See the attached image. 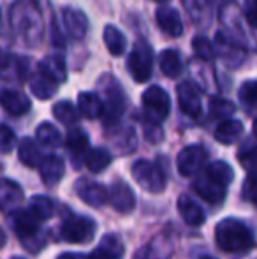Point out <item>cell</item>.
<instances>
[{
    "instance_id": "cell-1",
    "label": "cell",
    "mask_w": 257,
    "mask_h": 259,
    "mask_svg": "<svg viewBox=\"0 0 257 259\" xmlns=\"http://www.w3.org/2000/svg\"><path fill=\"white\" fill-rule=\"evenodd\" d=\"M217 245L226 252H245L254 247V236L243 222L236 219H224L215 228Z\"/></svg>"
},
{
    "instance_id": "cell-24",
    "label": "cell",
    "mask_w": 257,
    "mask_h": 259,
    "mask_svg": "<svg viewBox=\"0 0 257 259\" xmlns=\"http://www.w3.org/2000/svg\"><path fill=\"white\" fill-rule=\"evenodd\" d=\"M18 155H20L21 162L28 167L41 166L42 159H44V157L41 155L39 147L35 145V141L30 140V138H23V140L20 141V145H18Z\"/></svg>"
},
{
    "instance_id": "cell-39",
    "label": "cell",
    "mask_w": 257,
    "mask_h": 259,
    "mask_svg": "<svg viewBox=\"0 0 257 259\" xmlns=\"http://www.w3.org/2000/svg\"><path fill=\"white\" fill-rule=\"evenodd\" d=\"M182 2L185 9L189 11L192 20H199L201 14L206 11V6H208V0H182Z\"/></svg>"
},
{
    "instance_id": "cell-33",
    "label": "cell",
    "mask_w": 257,
    "mask_h": 259,
    "mask_svg": "<svg viewBox=\"0 0 257 259\" xmlns=\"http://www.w3.org/2000/svg\"><path fill=\"white\" fill-rule=\"evenodd\" d=\"M28 210L39 219V221H48V219L53 217V211H55V206H53L52 199L46 198V196H34L30 199V208Z\"/></svg>"
},
{
    "instance_id": "cell-4",
    "label": "cell",
    "mask_w": 257,
    "mask_h": 259,
    "mask_svg": "<svg viewBox=\"0 0 257 259\" xmlns=\"http://www.w3.org/2000/svg\"><path fill=\"white\" fill-rule=\"evenodd\" d=\"M127 67L136 83H144L150 79L151 71H153V50L144 39L136 41L129 55Z\"/></svg>"
},
{
    "instance_id": "cell-18",
    "label": "cell",
    "mask_w": 257,
    "mask_h": 259,
    "mask_svg": "<svg viewBox=\"0 0 257 259\" xmlns=\"http://www.w3.org/2000/svg\"><path fill=\"white\" fill-rule=\"evenodd\" d=\"M88 259H122L124 257V243L117 235H106L100 240V245L86 256Z\"/></svg>"
},
{
    "instance_id": "cell-20",
    "label": "cell",
    "mask_w": 257,
    "mask_h": 259,
    "mask_svg": "<svg viewBox=\"0 0 257 259\" xmlns=\"http://www.w3.org/2000/svg\"><path fill=\"white\" fill-rule=\"evenodd\" d=\"M64 23L67 32L72 35V39L81 41L88 32V18L79 9H65L64 11Z\"/></svg>"
},
{
    "instance_id": "cell-23",
    "label": "cell",
    "mask_w": 257,
    "mask_h": 259,
    "mask_svg": "<svg viewBox=\"0 0 257 259\" xmlns=\"http://www.w3.org/2000/svg\"><path fill=\"white\" fill-rule=\"evenodd\" d=\"M88 136L83 133L81 129L71 131L67 136V150L69 154L72 155L76 164H79L81 160H86V155H88Z\"/></svg>"
},
{
    "instance_id": "cell-36",
    "label": "cell",
    "mask_w": 257,
    "mask_h": 259,
    "mask_svg": "<svg viewBox=\"0 0 257 259\" xmlns=\"http://www.w3.org/2000/svg\"><path fill=\"white\" fill-rule=\"evenodd\" d=\"M240 101L247 108H257V81H245L240 89Z\"/></svg>"
},
{
    "instance_id": "cell-11",
    "label": "cell",
    "mask_w": 257,
    "mask_h": 259,
    "mask_svg": "<svg viewBox=\"0 0 257 259\" xmlns=\"http://www.w3.org/2000/svg\"><path fill=\"white\" fill-rule=\"evenodd\" d=\"M76 194L86 203V205L93 208L104 206V203L108 201V191L100 184L93 180H86V178H79L76 182Z\"/></svg>"
},
{
    "instance_id": "cell-28",
    "label": "cell",
    "mask_w": 257,
    "mask_h": 259,
    "mask_svg": "<svg viewBox=\"0 0 257 259\" xmlns=\"http://www.w3.org/2000/svg\"><path fill=\"white\" fill-rule=\"evenodd\" d=\"M206 175L212 177L215 182H219V184H222L224 187H227V185L234 180L233 167L227 162H224V160H215V162L210 164V166L206 167Z\"/></svg>"
},
{
    "instance_id": "cell-22",
    "label": "cell",
    "mask_w": 257,
    "mask_h": 259,
    "mask_svg": "<svg viewBox=\"0 0 257 259\" xmlns=\"http://www.w3.org/2000/svg\"><path fill=\"white\" fill-rule=\"evenodd\" d=\"M178 213L183 219V222L189 226H201L204 222V211L202 208L194 203L189 196H180L178 198Z\"/></svg>"
},
{
    "instance_id": "cell-8",
    "label": "cell",
    "mask_w": 257,
    "mask_h": 259,
    "mask_svg": "<svg viewBox=\"0 0 257 259\" xmlns=\"http://www.w3.org/2000/svg\"><path fill=\"white\" fill-rule=\"evenodd\" d=\"M178 94V104L182 113L190 118H197L201 115V92L192 81H183L176 89Z\"/></svg>"
},
{
    "instance_id": "cell-15",
    "label": "cell",
    "mask_w": 257,
    "mask_h": 259,
    "mask_svg": "<svg viewBox=\"0 0 257 259\" xmlns=\"http://www.w3.org/2000/svg\"><path fill=\"white\" fill-rule=\"evenodd\" d=\"M39 74L44 76L46 79L57 83H64L67 79V67H65V60L62 55H49L39 64Z\"/></svg>"
},
{
    "instance_id": "cell-31",
    "label": "cell",
    "mask_w": 257,
    "mask_h": 259,
    "mask_svg": "<svg viewBox=\"0 0 257 259\" xmlns=\"http://www.w3.org/2000/svg\"><path fill=\"white\" fill-rule=\"evenodd\" d=\"M30 89H32V94H34L37 99H52V97L57 94L59 85L53 83V81H49V79H46L44 76L39 74L30 81Z\"/></svg>"
},
{
    "instance_id": "cell-7",
    "label": "cell",
    "mask_w": 257,
    "mask_h": 259,
    "mask_svg": "<svg viewBox=\"0 0 257 259\" xmlns=\"http://www.w3.org/2000/svg\"><path fill=\"white\" fill-rule=\"evenodd\" d=\"M143 106L146 108V113L150 115L151 122H162L168 118L169 109H171V101L164 89L161 87H150L143 94Z\"/></svg>"
},
{
    "instance_id": "cell-6",
    "label": "cell",
    "mask_w": 257,
    "mask_h": 259,
    "mask_svg": "<svg viewBox=\"0 0 257 259\" xmlns=\"http://www.w3.org/2000/svg\"><path fill=\"white\" fill-rule=\"evenodd\" d=\"M97 226L92 219L69 215L60 226V238L69 243H86L95 236Z\"/></svg>"
},
{
    "instance_id": "cell-41",
    "label": "cell",
    "mask_w": 257,
    "mask_h": 259,
    "mask_svg": "<svg viewBox=\"0 0 257 259\" xmlns=\"http://www.w3.org/2000/svg\"><path fill=\"white\" fill-rule=\"evenodd\" d=\"M240 162L247 171L257 175V147L250 148V150H247V152H243V154L240 155Z\"/></svg>"
},
{
    "instance_id": "cell-19",
    "label": "cell",
    "mask_w": 257,
    "mask_h": 259,
    "mask_svg": "<svg viewBox=\"0 0 257 259\" xmlns=\"http://www.w3.org/2000/svg\"><path fill=\"white\" fill-rule=\"evenodd\" d=\"M0 106L6 109L9 115L21 116L30 109V99L25 94L16 92V90H4L0 94Z\"/></svg>"
},
{
    "instance_id": "cell-13",
    "label": "cell",
    "mask_w": 257,
    "mask_h": 259,
    "mask_svg": "<svg viewBox=\"0 0 257 259\" xmlns=\"http://www.w3.org/2000/svg\"><path fill=\"white\" fill-rule=\"evenodd\" d=\"M23 203V191L13 180H0V210L4 213H16Z\"/></svg>"
},
{
    "instance_id": "cell-49",
    "label": "cell",
    "mask_w": 257,
    "mask_h": 259,
    "mask_svg": "<svg viewBox=\"0 0 257 259\" xmlns=\"http://www.w3.org/2000/svg\"><path fill=\"white\" fill-rule=\"evenodd\" d=\"M201 259H213V257H210V256H204V257H201Z\"/></svg>"
},
{
    "instance_id": "cell-34",
    "label": "cell",
    "mask_w": 257,
    "mask_h": 259,
    "mask_svg": "<svg viewBox=\"0 0 257 259\" xmlns=\"http://www.w3.org/2000/svg\"><path fill=\"white\" fill-rule=\"evenodd\" d=\"M192 48H194V53L197 55L199 58H202L204 62H212L213 58H215L213 45L210 42V39L204 37V35H197V37H194Z\"/></svg>"
},
{
    "instance_id": "cell-25",
    "label": "cell",
    "mask_w": 257,
    "mask_h": 259,
    "mask_svg": "<svg viewBox=\"0 0 257 259\" xmlns=\"http://www.w3.org/2000/svg\"><path fill=\"white\" fill-rule=\"evenodd\" d=\"M104 45L110 50V53L113 57H120L127 50V41L125 35L122 34L120 28H117L115 25H106L104 27Z\"/></svg>"
},
{
    "instance_id": "cell-30",
    "label": "cell",
    "mask_w": 257,
    "mask_h": 259,
    "mask_svg": "<svg viewBox=\"0 0 257 259\" xmlns=\"http://www.w3.org/2000/svg\"><path fill=\"white\" fill-rule=\"evenodd\" d=\"M53 115L59 122H62L64 125H74L79 118V111L74 108V104L69 101H60L53 106Z\"/></svg>"
},
{
    "instance_id": "cell-45",
    "label": "cell",
    "mask_w": 257,
    "mask_h": 259,
    "mask_svg": "<svg viewBox=\"0 0 257 259\" xmlns=\"http://www.w3.org/2000/svg\"><path fill=\"white\" fill-rule=\"evenodd\" d=\"M4 243H6V235H4V231L0 229V247H2Z\"/></svg>"
},
{
    "instance_id": "cell-21",
    "label": "cell",
    "mask_w": 257,
    "mask_h": 259,
    "mask_svg": "<svg viewBox=\"0 0 257 259\" xmlns=\"http://www.w3.org/2000/svg\"><path fill=\"white\" fill-rule=\"evenodd\" d=\"M78 111L90 120H95L104 115V103L97 94L81 92L78 97Z\"/></svg>"
},
{
    "instance_id": "cell-27",
    "label": "cell",
    "mask_w": 257,
    "mask_h": 259,
    "mask_svg": "<svg viewBox=\"0 0 257 259\" xmlns=\"http://www.w3.org/2000/svg\"><path fill=\"white\" fill-rule=\"evenodd\" d=\"M159 65L168 78H178L183 72V62L175 50H164L159 55Z\"/></svg>"
},
{
    "instance_id": "cell-48",
    "label": "cell",
    "mask_w": 257,
    "mask_h": 259,
    "mask_svg": "<svg viewBox=\"0 0 257 259\" xmlns=\"http://www.w3.org/2000/svg\"><path fill=\"white\" fill-rule=\"evenodd\" d=\"M153 2H168V0H153Z\"/></svg>"
},
{
    "instance_id": "cell-46",
    "label": "cell",
    "mask_w": 257,
    "mask_h": 259,
    "mask_svg": "<svg viewBox=\"0 0 257 259\" xmlns=\"http://www.w3.org/2000/svg\"><path fill=\"white\" fill-rule=\"evenodd\" d=\"M252 129H254V134L257 136V118L254 120V127H252Z\"/></svg>"
},
{
    "instance_id": "cell-38",
    "label": "cell",
    "mask_w": 257,
    "mask_h": 259,
    "mask_svg": "<svg viewBox=\"0 0 257 259\" xmlns=\"http://www.w3.org/2000/svg\"><path fill=\"white\" fill-rule=\"evenodd\" d=\"M161 243H159V240H153L151 243H148L144 249H141L139 252H137L136 259H166L168 254H162L161 252Z\"/></svg>"
},
{
    "instance_id": "cell-40",
    "label": "cell",
    "mask_w": 257,
    "mask_h": 259,
    "mask_svg": "<svg viewBox=\"0 0 257 259\" xmlns=\"http://www.w3.org/2000/svg\"><path fill=\"white\" fill-rule=\"evenodd\" d=\"M243 198L257 206V175H250L243 184Z\"/></svg>"
},
{
    "instance_id": "cell-35",
    "label": "cell",
    "mask_w": 257,
    "mask_h": 259,
    "mask_svg": "<svg viewBox=\"0 0 257 259\" xmlns=\"http://www.w3.org/2000/svg\"><path fill=\"white\" fill-rule=\"evenodd\" d=\"M210 111H212V115L217 116V118H226V116L233 115V113L236 111V108H234V104L231 103V101L213 97V99L210 101Z\"/></svg>"
},
{
    "instance_id": "cell-42",
    "label": "cell",
    "mask_w": 257,
    "mask_h": 259,
    "mask_svg": "<svg viewBox=\"0 0 257 259\" xmlns=\"http://www.w3.org/2000/svg\"><path fill=\"white\" fill-rule=\"evenodd\" d=\"M144 138H146L150 143H159V141H162V138H164V133H162L161 125H159L157 122H148V123H144Z\"/></svg>"
},
{
    "instance_id": "cell-3",
    "label": "cell",
    "mask_w": 257,
    "mask_h": 259,
    "mask_svg": "<svg viewBox=\"0 0 257 259\" xmlns=\"http://www.w3.org/2000/svg\"><path fill=\"white\" fill-rule=\"evenodd\" d=\"M39 222L41 221L30 210H18L13 219L14 233L21 240L25 249L32 252H37L44 245V240L41 238V233H39Z\"/></svg>"
},
{
    "instance_id": "cell-47",
    "label": "cell",
    "mask_w": 257,
    "mask_h": 259,
    "mask_svg": "<svg viewBox=\"0 0 257 259\" xmlns=\"http://www.w3.org/2000/svg\"><path fill=\"white\" fill-rule=\"evenodd\" d=\"M0 32H2V13H0Z\"/></svg>"
},
{
    "instance_id": "cell-5",
    "label": "cell",
    "mask_w": 257,
    "mask_h": 259,
    "mask_svg": "<svg viewBox=\"0 0 257 259\" xmlns=\"http://www.w3.org/2000/svg\"><path fill=\"white\" fill-rule=\"evenodd\" d=\"M132 178L144 191L153 192V194L162 192L166 189V185H168V178L162 173L161 167L144 159L132 164Z\"/></svg>"
},
{
    "instance_id": "cell-10",
    "label": "cell",
    "mask_w": 257,
    "mask_h": 259,
    "mask_svg": "<svg viewBox=\"0 0 257 259\" xmlns=\"http://www.w3.org/2000/svg\"><path fill=\"white\" fill-rule=\"evenodd\" d=\"M108 81H110V87L106 89V96H108V104L104 106V115H106V122L113 123L118 120V116L124 113L125 109V96L122 87L118 85L117 79H113L111 76H108Z\"/></svg>"
},
{
    "instance_id": "cell-2",
    "label": "cell",
    "mask_w": 257,
    "mask_h": 259,
    "mask_svg": "<svg viewBox=\"0 0 257 259\" xmlns=\"http://www.w3.org/2000/svg\"><path fill=\"white\" fill-rule=\"evenodd\" d=\"M11 21H13L14 32H18L28 46L37 45V39L42 34L41 16L37 13V7L30 6L28 2L16 4L11 11Z\"/></svg>"
},
{
    "instance_id": "cell-12",
    "label": "cell",
    "mask_w": 257,
    "mask_h": 259,
    "mask_svg": "<svg viewBox=\"0 0 257 259\" xmlns=\"http://www.w3.org/2000/svg\"><path fill=\"white\" fill-rule=\"evenodd\" d=\"M108 198H110V201L115 210L120 211V213H129V211H132L134 206H136V196H134V191L125 184L124 180L113 182L110 192H108Z\"/></svg>"
},
{
    "instance_id": "cell-9",
    "label": "cell",
    "mask_w": 257,
    "mask_h": 259,
    "mask_svg": "<svg viewBox=\"0 0 257 259\" xmlns=\"http://www.w3.org/2000/svg\"><path fill=\"white\" fill-rule=\"evenodd\" d=\"M206 159V152L199 145H190L185 147L176 157V167H178L182 177H192L199 171Z\"/></svg>"
},
{
    "instance_id": "cell-16",
    "label": "cell",
    "mask_w": 257,
    "mask_h": 259,
    "mask_svg": "<svg viewBox=\"0 0 257 259\" xmlns=\"http://www.w3.org/2000/svg\"><path fill=\"white\" fill-rule=\"evenodd\" d=\"M155 20H157L159 27L164 34L171 35V37H180L183 34V23L178 11L169 9V7H161L155 13Z\"/></svg>"
},
{
    "instance_id": "cell-37",
    "label": "cell",
    "mask_w": 257,
    "mask_h": 259,
    "mask_svg": "<svg viewBox=\"0 0 257 259\" xmlns=\"http://www.w3.org/2000/svg\"><path fill=\"white\" fill-rule=\"evenodd\" d=\"M14 145H16V136H14L13 129L0 123V152L9 154V152H13Z\"/></svg>"
},
{
    "instance_id": "cell-29",
    "label": "cell",
    "mask_w": 257,
    "mask_h": 259,
    "mask_svg": "<svg viewBox=\"0 0 257 259\" xmlns=\"http://www.w3.org/2000/svg\"><path fill=\"white\" fill-rule=\"evenodd\" d=\"M111 160H113V157H111V154L106 150V148H93V150L88 152L85 162L90 171L99 173V171H104L108 166H110Z\"/></svg>"
},
{
    "instance_id": "cell-44",
    "label": "cell",
    "mask_w": 257,
    "mask_h": 259,
    "mask_svg": "<svg viewBox=\"0 0 257 259\" xmlns=\"http://www.w3.org/2000/svg\"><path fill=\"white\" fill-rule=\"evenodd\" d=\"M59 259H88L86 257V254H62Z\"/></svg>"
},
{
    "instance_id": "cell-17",
    "label": "cell",
    "mask_w": 257,
    "mask_h": 259,
    "mask_svg": "<svg viewBox=\"0 0 257 259\" xmlns=\"http://www.w3.org/2000/svg\"><path fill=\"white\" fill-rule=\"evenodd\" d=\"M39 169H41V180L44 182L48 187H53V185H57L62 180L64 173H65L64 159L59 155H48L42 159Z\"/></svg>"
},
{
    "instance_id": "cell-43",
    "label": "cell",
    "mask_w": 257,
    "mask_h": 259,
    "mask_svg": "<svg viewBox=\"0 0 257 259\" xmlns=\"http://www.w3.org/2000/svg\"><path fill=\"white\" fill-rule=\"evenodd\" d=\"M245 18L252 27L257 28V0H247L245 4Z\"/></svg>"
},
{
    "instance_id": "cell-26",
    "label": "cell",
    "mask_w": 257,
    "mask_h": 259,
    "mask_svg": "<svg viewBox=\"0 0 257 259\" xmlns=\"http://www.w3.org/2000/svg\"><path fill=\"white\" fill-rule=\"evenodd\" d=\"M243 134V123L240 120H224L215 131V140L222 145H231L238 141Z\"/></svg>"
},
{
    "instance_id": "cell-32",
    "label": "cell",
    "mask_w": 257,
    "mask_h": 259,
    "mask_svg": "<svg viewBox=\"0 0 257 259\" xmlns=\"http://www.w3.org/2000/svg\"><path fill=\"white\" fill-rule=\"evenodd\" d=\"M37 140L41 145L44 147H49V148H55L60 145L62 141V136H60V131L57 129L53 123L49 122H44L37 127Z\"/></svg>"
},
{
    "instance_id": "cell-14",
    "label": "cell",
    "mask_w": 257,
    "mask_h": 259,
    "mask_svg": "<svg viewBox=\"0 0 257 259\" xmlns=\"http://www.w3.org/2000/svg\"><path fill=\"white\" fill-rule=\"evenodd\" d=\"M194 189L208 203H217L219 205V203H222L226 199V187L222 184H219V182H215L212 177H208L206 173L194 182Z\"/></svg>"
}]
</instances>
